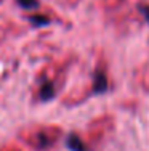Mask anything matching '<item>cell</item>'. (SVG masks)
<instances>
[{"label": "cell", "mask_w": 149, "mask_h": 151, "mask_svg": "<svg viewBox=\"0 0 149 151\" xmlns=\"http://www.w3.org/2000/svg\"><path fill=\"white\" fill-rule=\"evenodd\" d=\"M66 145H67V148H69L71 151H87V146L83 145L82 140H80L76 134H72V135L67 137Z\"/></svg>", "instance_id": "1"}, {"label": "cell", "mask_w": 149, "mask_h": 151, "mask_svg": "<svg viewBox=\"0 0 149 151\" xmlns=\"http://www.w3.org/2000/svg\"><path fill=\"white\" fill-rule=\"evenodd\" d=\"M140 10H141V13L144 15V18L148 19V23H149V6H144V5H140Z\"/></svg>", "instance_id": "5"}, {"label": "cell", "mask_w": 149, "mask_h": 151, "mask_svg": "<svg viewBox=\"0 0 149 151\" xmlns=\"http://www.w3.org/2000/svg\"><path fill=\"white\" fill-rule=\"evenodd\" d=\"M55 96V88H53L51 82H47V84L42 85L40 88V98L42 100H51Z\"/></svg>", "instance_id": "3"}, {"label": "cell", "mask_w": 149, "mask_h": 151, "mask_svg": "<svg viewBox=\"0 0 149 151\" xmlns=\"http://www.w3.org/2000/svg\"><path fill=\"white\" fill-rule=\"evenodd\" d=\"M19 5H23L24 8H34L37 6V0H18Z\"/></svg>", "instance_id": "4"}, {"label": "cell", "mask_w": 149, "mask_h": 151, "mask_svg": "<svg viewBox=\"0 0 149 151\" xmlns=\"http://www.w3.org/2000/svg\"><path fill=\"white\" fill-rule=\"evenodd\" d=\"M106 88H108V79H106V76L103 73H96V76H95V90L98 93H101Z\"/></svg>", "instance_id": "2"}]
</instances>
